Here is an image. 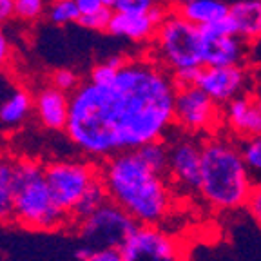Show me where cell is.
<instances>
[{
	"label": "cell",
	"mask_w": 261,
	"mask_h": 261,
	"mask_svg": "<svg viewBox=\"0 0 261 261\" xmlns=\"http://www.w3.org/2000/svg\"><path fill=\"white\" fill-rule=\"evenodd\" d=\"M225 120L228 127L243 140L261 136V111L254 98L238 96L225 106Z\"/></svg>",
	"instance_id": "7c38bea8"
},
{
	"label": "cell",
	"mask_w": 261,
	"mask_h": 261,
	"mask_svg": "<svg viewBox=\"0 0 261 261\" xmlns=\"http://www.w3.org/2000/svg\"><path fill=\"white\" fill-rule=\"evenodd\" d=\"M136 152L142 156V160L152 169V171L158 172V174L167 176V172H169V145L165 143V140H158V142L147 143V145L140 147Z\"/></svg>",
	"instance_id": "44dd1931"
},
{
	"label": "cell",
	"mask_w": 261,
	"mask_h": 261,
	"mask_svg": "<svg viewBox=\"0 0 261 261\" xmlns=\"http://www.w3.org/2000/svg\"><path fill=\"white\" fill-rule=\"evenodd\" d=\"M31 111V98L24 91H15L0 106V122L4 125H16Z\"/></svg>",
	"instance_id": "ffe728a7"
},
{
	"label": "cell",
	"mask_w": 261,
	"mask_h": 261,
	"mask_svg": "<svg viewBox=\"0 0 261 261\" xmlns=\"http://www.w3.org/2000/svg\"><path fill=\"white\" fill-rule=\"evenodd\" d=\"M203 67H192V69H184L178 73H172V80H174L176 87H191L198 84V78L201 74Z\"/></svg>",
	"instance_id": "f1b7e54d"
},
{
	"label": "cell",
	"mask_w": 261,
	"mask_h": 261,
	"mask_svg": "<svg viewBox=\"0 0 261 261\" xmlns=\"http://www.w3.org/2000/svg\"><path fill=\"white\" fill-rule=\"evenodd\" d=\"M100 178L109 196L138 225H160L172 207L169 178L158 174L136 151H127L103 160Z\"/></svg>",
	"instance_id": "7a4b0ae2"
},
{
	"label": "cell",
	"mask_w": 261,
	"mask_h": 261,
	"mask_svg": "<svg viewBox=\"0 0 261 261\" xmlns=\"http://www.w3.org/2000/svg\"><path fill=\"white\" fill-rule=\"evenodd\" d=\"M254 102H256L257 109L261 111V93H257V94H256V98H254Z\"/></svg>",
	"instance_id": "f35d334b"
},
{
	"label": "cell",
	"mask_w": 261,
	"mask_h": 261,
	"mask_svg": "<svg viewBox=\"0 0 261 261\" xmlns=\"http://www.w3.org/2000/svg\"><path fill=\"white\" fill-rule=\"evenodd\" d=\"M116 74H118V69H114L109 62H103V64H98L93 67L89 82L94 86H107L116 78Z\"/></svg>",
	"instance_id": "4316f807"
},
{
	"label": "cell",
	"mask_w": 261,
	"mask_h": 261,
	"mask_svg": "<svg viewBox=\"0 0 261 261\" xmlns=\"http://www.w3.org/2000/svg\"><path fill=\"white\" fill-rule=\"evenodd\" d=\"M247 208H249L250 216H252L261 227V185L259 184L254 187L252 194H250L249 201H247Z\"/></svg>",
	"instance_id": "f546056e"
},
{
	"label": "cell",
	"mask_w": 261,
	"mask_h": 261,
	"mask_svg": "<svg viewBox=\"0 0 261 261\" xmlns=\"http://www.w3.org/2000/svg\"><path fill=\"white\" fill-rule=\"evenodd\" d=\"M15 221V162L0 156V223Z\"/></svg>",
	"instance_id": "ac0fdd59"
},
{
	"label": "cell",
	"mask_w": 261,
	"mask_h": 261,
	"mask_svg": "<svg viewBox=\"0 0 261 261\" xmlns=\"http://www.w3.org/2000/svg\"><path fill=\"white\" fill-rule=\"evenodd\" d=\"M47 15L55 24H69V22H78V18H80V11H78L74 0L53 2Z\"/></svg>",
	"instance_id": "603a6c76"
},
{
	"label": "cell",
	"mask_w": 261,
	"mask_h": 261,
	"mask_svg": "<svg viewBox=\"0 0 261 261\" xmlns=\"http://www.w3.org/2000/svg\"><path fill=\"white\" fill-rule=\"evenodd\" d=\"M156 4V0H116L113 11L125 15H147Z\"/></svg>",
	"instance_id": "d4e9b609"
},
{
	"label": "cell",
	"mask_w": 261,
	"mask_h": 261,
	"mask_svg": "<svg viewBox=\"0 0 261 261\" xmlns=\"http://www.w3.org/2000/svg\"><path fill=\"white\" fill-rule=\"evenodd\" d=\"M172 74L151 60H129L107 86L86 84L71 96L67 135L93 158L138 151L174 123Z\"/></svg>",
	"instance_id": "6da1fadb"
},
{
	"label": "cell",
	"mask_w": 261,
	"mask_h": 261,
	"mask_svg": "<svg viewBox=\"0 0 261 261\" xmlns=\"http://www.w3.org/2000/svg\"><path fill=\"white\" fill-rule=\"evenodd\" d=\"M53 2H60V0H53Z\"/></svg>",
	"instance_id": "ab89813d"
},
{
	"label": "cell",
	"mask_w": 261,
	"mask_h": 261,
	"mask_svg": "<svg viewBox=\"0 0 261 261\" xmlns=\"http://www.w3.org/2000/svg\"><path fill=\"white\" fill-rule=\"evenodd\" d=\"M15 15V0H0V24Z\"/></svg>",
	"instance_id": "d6a6232c"
},
{
	"label": "cell",
	"mask_w": 261,
	"mask_h": 261,
	"mask_svg": "<svg viewBox=\"0 0 261 261\" xmlns=\"http://www.w3.org/2000/svg\"><path fill=\"white\" fill-rule=\"evenodd\" d=\"M174 11H178L191 24L205 28L227 18L230 13V4H227L225 0H189L187 4L179 6Z\"/></svg>",
	"instance_id": "2e32d148"
},
{
	"label": "cell",
	"mask_w": 261,
	"mask_h": 261,
	"mask_svg": "<svg viewBox=\"0 0 261 261\" xmlns=\"http://www.w3.org/2000/svg\"><path fill=\"white\" fill-rule=\"evenodd\" d=\"M86 261H123L120 250L107 249V250H94Z\"/></svg>",
	"instance_id": "4dcf8cb0"
},
{
	"label": "cell",
	"mask_w": 261,
	"mask_h": 261,
	"mask_svg": "<svg viewBox=\"0 0 261 261\" xmlns=\"http://www.w3.org/2000/svg\"><path fill=\"white\" fill-rule=\"evenodd\" d=\"M169 145V179L189 194H200L201 185V143L184 136Z\"/></svg>",
	"instance_id": "30bf717a"
},
{
	"label": "cell",
	"mask_w": 261,
	"mask_h": 261,
	"mask_svg": "<svg viewBox=\"0 0 261 261\" xmlns=\"http://www.w3.org/2000/svg\"><path fill=\"white\" fill-rule=\"evenodd\" d=\"M100 2H102L106 8H111V9H113L114 4H116V0H100Z\"/></svg>",
	"instance_id": "74e56055"
},
{
	"label": "cell",
	"mask_w": 261,
	"mask_h": 261,
	"mask_svg": "<svg viewBox=\"0 0 261 261\" xmlns=\"http://www.w3.org/2000/svg\"><path fill=\"white\" fill-rule=\"evenodd\" d=\"M107 201H109V196H107V191H106V187H103L102 178L98 176L93 184H91V187L86 191V194L82 196V200L76 203L74 211L71 212V221L76 225L82 223L86 218L94 214L100 207H103Z\"/></svg>",
	"instance_id": "d6986e66"
},
{
	"label": "cell",
	"mask_w": 261,
	"mask_h": 261,
	"mask_svg": "<svg viewBox=\"0 0 261 261\" xmlns=\"http://www.w3.org/2000/svg\"><path fill=\"white\" fill-rule=\"evenodd\" d=\"M94 250L91 249V247H87V245H80L76 250H74V259H78V261H86L87 257L93 254Z\"/></svg>",
	"instance_id": "e575fe53"
},
{
	"label": "cell",
	"mask_w": 261,
	"mask_h": 261,
	"mask_svg": "<svg viewBox=\"0 0 261 261\" xmlns=\"http://www.w3.org/2000/svg\"><path fill=\"white\" fill-rule=\"evenodd\" d=\"M9 57V44H8V38L4 37V33L0 31V67L6 64Z\"/></svg>",
	"instance_id": "836d02e7"
},
{
	"label": "cell",
	"mask_w": 261,
	"mask_h": 261,
	"mask_svg": "<svg viewBox=\"0 0 261 261\" xmlns=\"http://www.w3.org/2000/svg\"><path fill=\"white\" fill-rule=\"evenodd\" d=\"M196 87H200L211 100L221 106L241 96L245 87V71L241 65L232 67H203Z\"/></svg>",
	"instance_id": "8fae6325"
},
{
	"label": "cell",
	"mask_w": 261,
	"mask_h": 261,
	"mask_svg": "<svg viewBox=\"0 0 261 261\" xmlns=\"http://www.w3.org/2000/svg\"><path fill=\"white\" fill-rule=\"evenodd\" d=\"M71 218L55 203L44 167L31 160L15 162V221L31 230H57Z\"/></svg>",
	"instance_id": "277c9868"
},
{
	"label": "cell",
	"mask_w": 261,
	"mask_h": 261,
	"mask_svg": "<svg viewBox=\"0 0 261 261\" xmlns=\"http://www.w3.org/2000/svg\"><path fill=\"white\" fill-rule=\"evenodd\" d=\"M228 15L241 40L254 42L261 37V0H234Z\"/></svg>",
	"instance_id": "9a60e30c"
},
{
	"label": "cell",
	"mask_w": 261,
	"mask_h": 261,
	"mask_svg": "<svg viewBox=\"0 0 261 261\" xmlns=\"http://www.w3.org/2000/svg\"><path fill=\"white\" fill-rule=\"evenodd\" d=\"M45 0H15V15L24 18V20H33L44 13Z\"/></svg>",
	"instance_id": "484cf974"
},
{
	"label": "cell",
	"mask_w": 261,
	"mask_h": 261,
	"mask_svg": "<svg viewBox=\"0 0 261 261\" xmlns=\"http://www.w3.org/2000/svg\"><path fill=\"white\" fill-rule=\"evenodd\" d=\"M138 223L113 201H107L94 214L78 223L80 238L93 250H120L129 236L136 230Z\"/></svg>",
	"instance_id": "8992f818"
},
{
	"label": "cell",
	"mask_w": 261,
	"mask_h": 261,
	"mask_svg": "<svg viewBox=\"0 0 261 261\" xmlns=\"http://www.w3.org/2000/svg\"><path fill=\"white\" fill-rule=\"evenodd\" d=\"M156 2H163V0H156Z\"/></svg>",
	"instance_id": "60d3db41"
},
{
	"label": "cell",
	"mask_w": 261,
	"mask_h": 261,
	"mask_svg": "<svg viewBox=\"0 0 261 261\" xmlns=\"http://www.w3.org/2000/svg\"><path fill=\"white\" fill-rule=\"evenodd\" d=\"M221 113L214 100L200 87H178L174 100V123L187 133H207L220 123Z\"/></svg>",
	"instance_id": "ba28073f"
},
{
	"label": "cell",
	"mask_w": 261,
	"mask_h": 261,
	"mask_svg": "<svg viewBox=\"0 0 261 261\" xmlns=\"http://www.w3.org/2000/svg\"><path fill=\"white\" fill-rule=\"evenodd\" d=\"M113 15L114 11L111 8H102L100 11L91 13V15H82L78 18V24L91 31H107L111 20H113Z\"/></svg>",
	"instance_id": "cb8c5ba5"
},
{
	"label": "cell",
	"mask_w": 261,
	"mask_h": 261,
	"mask_svg": "<svg viewBox=\"0 0 261 261\" xmlns=\"http://www.w3.org/2000/svg\"><path fill=\"white\" fill-rule=\"evenodd\" d=\"M78 78L73 71L69 69H60L53 74V87H57L62 93H67V91H76Z\"/></svg>",
	"instance_id": "83f0119b"
},
{
	"label": "cell",
	"mask_w": 261,
	"mask_h": 261,
	"mask_svg": "<svg viewBox=\"0 0 261 261\" xmlns=\"http://www.w3.org/2000/svg\"><path fill=\"white\" fill-rule=\"evenodd\" d=\"M154 44L158 58L172 73L192 67H205L201 28L185 20L174 9L169 11L167 18L158 28Z\"/></svg>",
	"instance_id": "5b68a950"
},
{
	"label": "cell",
	"mask_w": 261,
	"mask_h": 261,
	"mask_svg": "<svg viewBox=\"0 0 261 261\" xmlns=\"http://www.w3.org/2000/svg\"><path fill=\"white\" fill-rule=\"evenodd\" d=\"M254 187L240 147L220 138L201 143L200 196L208 207L221 212L247 207Z\"/></svg>",
	"instance_id": "3957f363"
},
{
	"label": "cell",
	"mask_w": 261,
	"mask_h": 261,
	"mask_svg": "<svg viewBox=\"0 0 261 261\" xmlns=\"http://www.w3.org/2000/svg\"><path fill=\"white\" fill-rule=\"evenodd\" d=\"M74 4H76L78 11H80V16L91 15V13H96L102 8H106L100 0H74Z\"/></svg>",
	"instance_id": "1f68e13d"
},
{
	"label": "cell",
	"mask_w": 261,
	"mask_h": 261,
	"mask_svg": "<svg viewBox=\"0 0 261 261\" xmlns=\"http://www.w3.org/2000/svg\"><path fill=\"white\" fill-rule=\"evenodd\" d=\"M160 25L151 18V15H125V13H114L113 20L107 31L114 37H125L130 40H147L154 38Z\"/></svg>",
	"instance_id": "e0dca14e"
},
{
	"label": "cell",
	"mask_w": 261,
	"mask_h": 261,
	"mask_svg": "<svg viewBox=\"0 0 261 261\" xmlns=\"http://www.w3.org/2000/svg\"><path fill=\"white\" fill-rule=\"evenodd\" d=\"M123 261H179L181 250L172 236L158 225H138L120 247Z\"/></svg>",
	"instance_id": "9c48e42d"
},
{
	"label": "cell",
	"mask_w": 261,
	"mask_h": 261,
	"mask_svg": "<svg viewBox=\"0 0 261 261\" xmlns=\"http://www.w3.org/2000/svg\"><path fill=\"white\" fill-rule=\"evenodd\" d=\"M44 176L55 203L71 218L82 196L100 176V169L84 162H57L44 167Z\"/></svg>",
	"instance_id": "52a82bcc"
},
{
	"label": "cell",
	"mask_w": 261,
	"mask_h": 261,
	"mask_svg": "<svg viewBox=\"0 0 261 261\" xmlns=\"http://www.w3.org/2000/svg\"><path fill=\"white\" fill-rule=\"evenodd\" d=\"M250 57L254 58V60H259L261 62V37L257 38V40L252 42V45H250Z\"/></svg>",
	"instance_id": "d590c367"
},
{
	"label": "cell",
	"mask_w": 261,
	"mask_h": 261,
	"mask_svg": "<svg viewBox=\"0 0 261 261\" xmlns=\"http://www.w3.org/2000/svg\"><path fill=\"white\" fill-rule=\"evenodd\" d=\"M240 152L250 174L261 176V136L243 140L240 145Z\"/></svg>",
	"instance_id": "7402d4cb"
},
{
	"label": "cell",
	"mask_w": 261,
	"mask_h": 261,
	"mask_svg": "<svg viewBox=\"0 0 261 261\" xmlns=\"http://www.w3.org/2000/svg\"><path fill=\"white\" fill-rule=\"evenodd\" d=\"M69 106H71V98L65 93H62V91H58L57 87L44 89L37 96V102H35L38 120L47 129H53V130L67 129Z\"/></svg>",
	"instance_id": "5bb4252c"
},
{
	"label": "cell",
	"mask_w": 261,
	"mask_h": 261,
	"mask_svg": "<svg viewBox=\"0 0 261 261\" xmlns=\"http://www.w3.org/2000/svg\"><path fill=\"white\" fill-rule=\"evenodd\" d=\"M240 37H203L205 67H232L247 57V45Z\"/></svg>",
	"instance_id": "4fadbf2b"
},
{
	"label": "cell",
	"mask_w": 261,
	"mask_h": 261,
	"mask_svg": "<svg viewBox=\"0 0 261 261\" xmlns=\"http://www.w3.org/2000/svg\"><path fill=\"white\" fill-rule=\"evenodd\" d=\"M163 2H165L171 9H176V8H179V6L187 4L189 0H163Z\"/></svg>",
	"instance_id": "8d00e7d4"
},
{
	"label": "cell",
	"mask_w": 261,
	"mask_h": 261,
	"mask_svg": "<svg viewBox=\"0 0 261 261\" xmlns=\"http://www.w3.org/2000/svg\"><path fill=\"white\" fill-rule=\"evenodd\" d=\"M259 185H261V179H259Z\"/></svg>",
	"instance_id": "b9f144b4"
}]
</instances>
